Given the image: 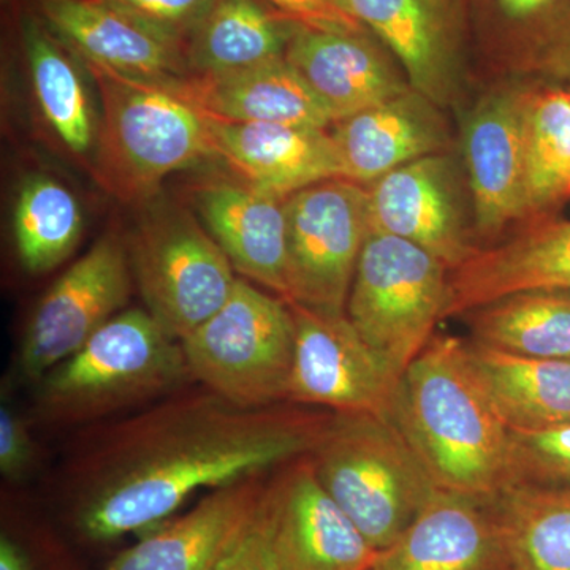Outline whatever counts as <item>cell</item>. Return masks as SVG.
<instances>
[{
	"label": "cell",
	"mask_w": 570,
	"mask_h": 570,
	"mask_svg": "<svg viewBox=\"0 0 570 570\" xmlns=\"http://www.w3.org/2000/svg\"><path fill=\"white\" fill-rule=\"evenodd\" d=\"M287 216V299L344 314L360 254L370 235L362 184L328 179L292 194Z\"/></svg>",
	"instance_id": "cell-9"
},
{
	"label": "cell",
	"mask_w": 570,
	"mask_h": 570,
	"mask_svg": "<svg viewBox=\"0 0 570 570\" xmlns=\"http://www.w3.org/2000/svg\"><path fill=\"white\" fill-rule=\"evenodd\" d=\"M449 276V266L423 247L393 235H367L346 314L400 381L444 318Z\"/></svg>",
	"instance_id": "cell-7"
},
{
	"label": "cell",
	"mask_w": 570,
	"mask_h": 570,
	"mask_svg": "<svg viewBox=\"0 0 570 570\" xmlns=\"http://www.w3.org/2000/svg\"><path fill=\"white\" fill-rule=\"evenodd\" d=\"M285 59L332 111L335 124L411 89L387 52L367 32L296 26Z\"/></svg>",
	"instance_id": "cell-21"
},
{
	"label": "cell",
	"mask_w": 570,
	"mask_h": 570,
	"mask_svg": "<svg viewBox=\"0 0 570 570\" xmlns=\"http://www.w3.org/2000/svg\"><path fill=\"white\" fill-rule=\"evenodd\" d=\"M392 419L439 489L483 501L508 489L510 430L471 370L464 341L433 336L404 371Z\"/></svg>",
	"instance_id": "cell-2"
},
{
	"label": "cell",
	"mask_w": 570,
	"mask_h": 570,
	"mask_svg": "<svg viewBox=\"0 0 570 570\" xmlns=\"http://www.w3.org/2000/svg\"><path fill=\"white\" fill-rule=\"evenodd\" d=\"M37 453L28 423L13 409L0 407V472L10 482L31 474Z\"/></svg>",
	"instance_id": "cell-36"
},
{
	"label": "cell",
	"mask_w": 570,
	"mask_h": 570,
	"mask_svg": "<svg viewBox=\"0 0 570 570\" xmlns=\"http://www.w3.org/2000/svg\"><path fill=\"white\" fill-rule=\"evenodd\" d=\"M471 370L510 431L570 422V360L532 358L466 343Z\"/></svg>",
	"instance_id": "cell-25"
},
{
	"label": "cell",
	"mask_w": 570,
	"mask_h": 570,
	"mask_svg": "<svg viewBox=\"0 0 570 570\" xmlns=\"http://www.w3.org/2000/svg\"><path fill=\"white\" fill-rule=\"evenodd\" d=\"M528 291L570 292V220H539L501 245L475 247L450 272L444 318Z\"/></svg>",
	"instance_id": "cell-20"
},
{
	"label": "cell",
	"mask_w": 570,
	"mask_h": 570,
	"mask_svg": "<svg viewBox=\"0 0 570 570\" xmlns=\"http://www.w3.org/2000/svg\"><path fill=\"white\" fill-rule=\"evenodd\" d=\"M279 13L318 31L367 32L356 20L348 0H268Z\"/></svg>",
	"instance_id": "cell-35"
},
{
	"label": "cell",
	"mask_w": 570,
	"mask_h": 570,
	"mask_svg": "<svg viewBox=\"0 0 570 570\" xmlns=\"http://www.w3.org/2000/svg\"><path fill=\"white\" fill-rule=\"evenodd\" d=\"M498 17L515 29H531L553 20L570 0H491Z\"/></svg>",
	"instance_id": "cell-37"
},
{
	"label": "cell",
	"mask_w": 570,
	"mask_h": 570,
	"mask_svg": "<svg viewBox=\"0 0 570 570\" xmlns=\"http://www.w3.org/2000/svg\"><path fill=\"white\" fill-rule=\"evenodd\" d=\"M296 22L264 0H217L187 40L190 77H217L284 58Z\"/></svg>",
	"instance_id": "cell-26"
},
{
	"label": "cell",
	"mask_w": 570,
	"mask_h": 570,
	"mask_svg": "<svg viewBox=\"0 0 570 570\" xmlns=\"http://www.w3.org/2000/svg\"><path fill=\"white\" fill-rule=\"evenodd\" d=\"M22 43L41 115L69 151L89 156L99 122L70 48L37 17L22 21Z\"/></svg>",
	"instance_id": "cell-27"
},
{
	"label": "cell",
	"mask_w": 570,
	"mask_h": 570,
	"mask_svg": "<svg viewBox=\"0 0 570 570\" xmlns=\"http://www.w3.org/2000/svg\"><path fill=\"white\" fill-rule=\"evenodd\" d=\"M333 137L344 179L362 186L422 157L442 154L449 146L438 105L412 88L337 121Z\"/></svg>",
	"instance_id": "cell-22"
},
{
	"label": "cell",
	"mask_w": 570,
	"mask_h": 570,
	"mask_svg": "<svg viewBox=\"0 0 570 570\" xmlns=\"http://www.w3.org/2000/svg\"><path fill=\"white\" fill-rule=\"evenodd\" d=\"M126 246L146 311L178 341L223 307L238 279L193 209L171 202L149 206Z\"/></svg>",
	"instance_id": "cell-8"
},
{
	"label": "cell",
	"mask_w": 570,
	"mask_h": 570,
	"mask_svg": "<svg viewBox=\"0 0 570 570\" xmlns=\"http://www.w3.org/2000/svg\"><path fill=\"white\" fill-rule=\"evenodd\" d=\"M194 382L181 343L145 309L107 322L37 382L33 417L43 425H92L174 395Z\"/></svg>",
	"instance_id": "cell-3"
},
{
	"label": "cell",
	"mask_w": 570,
	"mask_h": 570,
	"mask_svg": "<svg viewBox=\"0 0 570 570\" xmlns=\"http://www.w3.org/2000/svg\"><path fill=\"white\" fill-rule=\"evenodd\" d=\"M570 200V94H528L524 216Z\"/></svg>",
	"instance_id": "cell-31"
},
{
	"label": "cell",
	"mask_w": 570,
	"mask_h": 570,
	"mask_svg": "<svg viewBox=\"0 0 570 570\" xmlns=\"http://www.w3.org/2000/svg\"><path fill=\"white\" fill-rule=\"evenodd\" d=\"M570 487V422L534 431H510L509 485Z\"/></svg>",
	"instance_id": "cell-32"
},
{
	"label": "cell",
	"mask_w": 570,
	"mask_h": 570,
	"mask_svg": "<svg viewBox=\"0 0 570 570\" xmlns=\"http://www.w3.org/2000/svg\"><path fill=\"white\" fill-rule=\"evenodd\" d=\"M206 118L326 129L332 111L287 59L217 77H189L174 91Z\"/></svg>",
	"instance_id": "cell-23"
},
{
	"label": "cell",
	"mask_w": 570,
	"mask_h": 570,
	"mask_svg": "<svg viewBox=\"0 0 570 570\" xmlns=\"http://www.w3.org/2000/svg\"><path fill=\"white\" fill-rule=\"evenodd\" d=\"M206 124L216 157L266 193L287 198L314 184L344 179L340 149L326 129L212 118Z\"/></svg>",
	"instance_id": "cell-19"
},
{
	"label": "cell",
	"mask_w": 570,
	"mask_h": 570,
	"mask_svg": "<svg viewBox=\"0 0 570 570\" xmlns=\"http://www.w3.org/2000/svg\"><path fill=\"white\" fill-rule=\"evenodd\" d=\"M189 200L235 272L287 299V198L217 178L195 184Z\"/></svg>",
	"instance_id": "cell-17"
},
{
	"label": "cell",
	"mask_w": 570,
	"mask_h": 570,
	"mask_svg": "<svg viewBox=\"0 0 570 570\" xmlns=\"http://www.w3.org/2000/svg\"><path fill=\"white\" fill-rule=\"evenodd\" d=\"M490 504L513 570H570V487L510 485Z\"/></svg>",
	"instance_id": "cell-29"
},
{
	"label": "cell",
	"mask_w": 570,
	"mask_h": 570,
	"mask_svg": "<svg viewBox=\"0 0 570 570\" xmlns=\"http://www.w3.org/2000/svg\"><path fill=\"white\" fill-rule=\"evenodd\" d=\"M132 285L126 239L104 235L41 299L22 337L21 373L39 382L80 351L107 322L122 313Z\"/></svg>",
	"instance_id": "cell-10"
},
{
	"label": "cell",
	"mask_w": 570,
	"mask_h": 570,
	"mask_svg": "<svg viewBox=\"0 0 570 570\" xmlns=\"http://www.w3.org/2000/svg\"><path fill=\"white\" fill-rule=\"evenodd\" d=\"M332 415L179 390L81 442L67 468L71 527L94 543L153 530L198 490L311 455Z\"/></svg>",
	"instance_id": "cell-1"
},
{
	"label": "cell",
	"mask_w": 570,
	"mask_h": 570,
	"mask_svg": "<svg viewBox=\"0 0 570 570\" xmlns=\"http://www.w3.org/2000/svg\"><path fill=\"white\" fill-rule=\"evenodd\" d=\"M39 10L82 62L168 91L190 77L184 41L102 0H39Z\"/></svg>",
	"instance_id": "cell-14"
},
{
	"label": "cell",
	"mask_w": 570,
	"mask_h": 570,
	"mask_svg": "<svg viewBox=\"0 0 570 570\" xmlns=\"http://www.w3.org/2000/svg\"><path fill=\"white\" fill-rule=\"evenodd\" d=\"M370 234L407 239L449 266L474 253L461 208L459 181L448 154H433L367 184Z\"/></svg>",
	"instance_id": "cell-15"
},
{
	"label": "cell",
	"mask_w": 570,
	"mask_h": 570,
	"mask_svg": "<svg viewBox=\"0 0 570 570\" xmlns=\"http://www.w3.org/2000/svg\"><path fill=\"white\" fill-rule=\"evenodd\" d=\"M0 570H33L31 558L7 534L0 539Z\"/></svg>",
	"instance_id": "cell-38"
},
{
	"label": "cell",
	"mask_w": 570,
	"mask_h": 570,
	"mask_svg": "<svg viewBox=\"0 0 570 570\" xmlns=\"http://www.w3.org/2000/svg\"><path fill=\"white\" fill-rule=\"evenodd\" d=\"M466 316L474 343L532 358L570 360V292H519Z\"/></svg>",
	"instance_id": "cell-28"
},
{
	"label": "cell",
	"mask_w": 570,
	"mask_h": 570,
	"mask_svg": "<svg viewBox=\"0 0 570 570\" xmlns=\"http://www.w3.org/2000/svg\"><path fill=\"white\" fill-rule=\"evenodd\" d=\"M13 232L22 266L32 275L51 272L80 243L81 206L58 179L33 176L22 184L18 195Z\"/></svg>",
	"instance_id": "cell-30"
},
{
	"label": "cell",
	"mask_w": 570,
	"mask_h": 570,
	"mask_svg": "<svg viewBox=\"0 0 570 570\" xmlns=\"http://www.w3.org/2000/svg\"><path fill=\"white\" fill-rule=\"evenodd\" d=\"M181 343L194 382L246 407L287 403L295 324L284 298L238 277L223 307Z\"/></svg>",
	"instance_id": "cell-6"
},
{
	"label": "cell",
	"mask_w": 570,
	"mask_h": 570,
	"mask_svg": "<svg viewBox=\"0 0 570 570\" xmlns=\"http://www.w3.org/2000/svg\"><path fill=\"white\" fill-rule=\"evenodd\" d=\"M367 570H370V569H367Z\"/></svg>",
	"instance_id": "cell-40"
},
{
	"label": "cell",
	"mask_w": 570,
	"mask_h": 570,
	"mask_svg": "<svg viewBox=\"0 0 570 570\" xmlns=\"http://www.w3.org/2000/svg\"><path fill=\"white\" fill-rule=\"evenodd\" d=\"M356 20L403 67L412 89L452 104L463 77L468 0H348Z\"/></svg>",
	"instance_id": "cell-13"
},
{
	"label": "cell",
	"mask_w": 570,
	"mask_h": 570,
	"mask_svg": "<svg viewBox=\"0 0 570 570\" xmlns=\"http://www.w3.org/2000/svg\"><path fill=\"white\" fill-rule=\"evenodd\" d=\"M569 94H570V88L568 89Z\"/></svg>",
	"instance_id": "cell-39"
},
{
	"label": "cell",
	"mask_w": 570,
	"mask_h": 570,
	"mask_svg": "<svg viewBox=\"0 0 570 570\" xmlns=\"http://www.w3.org/2000/svg\"><path fill=\"white\" fill-rule=\"evenodd\" d=\"M370 570H513L490 501L438 489Z\"/></svg>",
	"instance_id": "cell-16"
},
{
	"label": "cell",
	"mask_w": 570,
	"mask_h": 570,
	"mask_svg": "<svg viewBox=\"0 0 570 570\" xmlns=\"http://www.w3.org/2000/svg\"><path fill=\"white\" fill-rule=\"evenodd\" d=\"M528 94H490L471 112L464 129L469 186L480 235H498L524 216Z\"/></svg>",
	"instance_id": "cell-18"
},
{
	"label": "cell",
	"mask_w": 570,
	"mask_h": 570,
	"mask_svg": "<svg viewBox=\"0 0 570 570\" xmlns=\"http://www.w3.org/2000/svg\"><path fill=\"white\" fill-rule=\"evenodd\" d=\"M265 483L261 475L213 490L186 515L153 528L105 570H214Z\"/></svg>",
	"instance_id": "cell-24"
},
{
	"label": "cell",
	"mask_w": 570,
	"mask_h": 570,
	"mask_svg": "<svg viewBox=\"0 0 570 570\" xmlns=\"http://www.w3.org/2000/svg\"><path fill=\"white\" fill-rule=\"evenodd\" d=\"M287 303L295 324L287 403L392 417L400 379L367 346L347 314Z\"/></svg>",
	"instance_id": "cell-11"
},
{
	"label": "cell",
	"mask_w": 570,
	"mask_h": 570,
	"mask_svg": "<svg viewBox=\"0 0 570 570\" xmlns=\"http://www.w3.org/2000/svg\"><path fill=\"white\" fill-rule=\"evenodd\" d=\"M157 31L184 41L193 36L217 0H102Z\"/></svg>",
	"instance_id": "cell-34"
},
{
	"label": "cell",
	"mask_w": 570,
	"mask_h": 570,
	"mask_svg": "<svg viewBox=\"0 0 570 570\" xmlns=\"http://www.w3.org/2000/svg\"><path fill=\"white\" fill-rule=\"evenodd\" d=\"M264 499L281 570H367L377 551L317 478L311 455L285 464Z\"/></svg>",
	"instance_id": "cell-12"
},
{
	"label": "cell",
	"mask_w": 570,
	"mask_h": 570,
	"mask_svg": "<svg viewBox=\"0 0 570 570\" xmlns=\"http://www.w3.org/2000/svg\"><path fill=\"white\" fill-rule=\"evenodd\" d=\"M82 63L100 96L94 175L107 193L148 202L167 176L216 157L205 116L181 97Z\"/></svg>",
	"instance_id": "cell-4"
},
{
	"label": "cell",
	"mask_w": 570,
	"mask_h": 570,
	"mask_svg": "<svg viewBox=\"0 0 570 570\" xmlns=\"http://www.w3.org/2000/svg\"><path fill=\"white\" fill-rule=\"evenodd\" d=\"M311 460L376 551L389 549L439 489L395 420L384 415L333 412Z\"/></svg>",
	"instance_id": "cell-5"
},
{
	"label": "cell",
	"mask_w": 570,
	"mask_h": 570,
	"mask_svg": "<svg viewBox=\"0 0 570 570\" xmlns=\"http://www.w3.org/2000/svg\"><path fill=\"white\" fill-rule=\"evenodd\" d=\"M214 570H281L264 491Z\"/></svg>",
	"instance_id": "cell-33"
}]
</instances>
